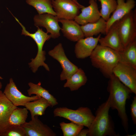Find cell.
<instances>
[{"mask_svg": "<svg viewBox=\"0 0 136 136\" xmlns=\"http://www.w3.org/2000/svg\"><path fill=\"white\" fill-rule=\"evenodd\" d=\"M109 79L107 90L109 93L108 98L110 108L117 110L122 125L125 131L127 132L128 119L126 112L125 106L126 101L129 98L132 92L113 74Z\"/></svg>", "mask_w": 136, "mask_h": 136, "instance_id": "obj_1", "label": "cell"}, {"mask_svg": "<svg viewBox=\"0 0 136 136\" xmlns=\"http://www.w3.org/2000/svg\"><path fill=\"white\" fill-rule=\"evenodd\" d=\"M90 57L92 66L109 79L113 74L114 69L120 60L119 52L99 44L97 45Z\"/></svg>", "mask_w": 136, "mask_h": 136, "instance_id": "obj_2", "label": "cell"}, {"mask_svg": "<svg viewBox=\"0 0 136 136\" xmlns=\"http://www.w3.org/2000/svg\"><path fill=\"white\" fill-rule=\"evenodd\" d=\"M109 98L97 109L95 118L88 129V136H118L114 124L109 114Z\"/></svg>", "mask_w": 136, "mask_h": 136, "instance_id": "obj_3", "label": "cell"}, {"mask_svg": "<svg viewBox=\"0 0 136 136\" xmlns=\"http://www.w3.org/2000/svg\"><path fill=\"white\" fill-rule=\"evenodd\" d=\"M53 114L54 117H63L88 128L95 117L91 109L87 107H80L76 110L66 107L57 108L54 110Z\"/></svg>", "mask_w": 136, "mask_h": 136, "instance_id": "obj_4", "label": "cell"}, {"mask_svg": "<svg viewBox=\"0 0 136 136\" xmlns=\"http://www.w3.org/2000/svg\"><path fill=\"white\" fill-rule=\"evenodd\" d=\"M27 36L31 38L35 41L37 46L38 52L34 58H32L31 61L28 63L29 67L32 72L35 73L40 66H43L48 71H50L48 65L45 62L46 60V52L43 50V48L45 42L51 38L50 35L44 31L42 29L38 27L35 32L31 33L28 32Z\"/></svg>", "mask_w": 136, "mask_h": 136, "instance_id": "obj_5", "label": "cell"}, {"mask_svg": "<svg viewBox=\"0 0 136 136\" xmlns=\"http://www.w3.org/2000/svg\"><path fill=\"white\" fill-rule=\"evenodd\" d=\"M119 34L124 48L136 39V9L132 10L117 21Z\"/></svg>", "mask_w": 136, "mask_h": 136, "instance_id": "obj_6", "label": "cell"}, {"mask_svg": "<svg viewBox=\"0 0 136 136\" xmlns=\"http://www.w3.org/2000/svg\"><path fill=\"white\" fill-rule=\"evenodd\" d=\"M48 53L61 65L62 69L60 75L61 81L68 79L79 68L67 58L61 43H59L53 49L49 51Z\"/></svg>", "mask_w": 136, "mask_h": 136, "instance_id": "obj_7", "label": "cell"}, {"mask_svg": "<svg viewBox=\"0 0 136 136\" xmlns=\"http://www.w3.org/2000/svg\"><path fill=\"white\" fill-rule=\"evenodd\" d=\"M113 72L121 83L136 95V69L128 64L119 62Z\"/></svg>", "mask_w": 136, "mask_h": 136, "instance_id": "obj_8", "label": "cell"}, {"mask_svg": "<svg viewBox=\"0 0 136 136\" xmlns=\"http://www.w3.org/2000/svg\"><path fill=\"white\" fill-rule=\"evenodd\" d=\"M52 3L59 19L74 20L79 14L80 9L72 0H52Z\"/></svg>", "mask_w": 136, "mask_h": 136, "instance_id": "obj_9", "label": "cell"}, {"mask_svg": "<svg viewBox=\"0 0 136 136\" xmlns=\"http://www.w3.org/2000/svg\"><path fill=\"white\" fill-rule=\"evenodd\" d=\"M33 20L35 26L45 28L46 32L50 33L51 38L55 39L60 36L61 28L59 24V19L56 16L48 13L38 14L34 16Z\"/></svg>", "mask_w": 136, "mask_h": 136, "instance_id": "obj_10", "label": "cell"}, {"mask_svg": "<svg viewBox=\"0 0 136 136\" xmlns=\"http://www.w3.org/2000/svg\"><path fill=\"white\" fill-rule=\"evenodd\" d=\"M7 97L15 106H24L27 103L36 100L41 98L37 95L27 96L18 89L12 78L9 79V82L5 87L3 92Z\"/></svg>", "mask_w": 136, "mask_h": 136, "instance_id": "obj_11", "label": "cell"}, {"mask_svg": "<svg viewBox=\"0 0 136 136\" xmlns=\"http://www.w3.org/2000/svg\"><path fill=\"white\" fill-rule=\"evenodd\" d=\"M37 115L21 125L26 136H56V134L47 125L44 124Z\"/></svg>", "mask_w": 136, "mask_h": 136, "instance_id": "obj_12", "label": "cell"}, {"mask_svg": "<svg viewBox=\"0 0 136 136\" xmlns=\"http://www.w3.org/2000/svg\"><path fill=\"white\" fill-rule=\"evenodd\" d=\"M89 5L81 9V12L74 20L81 25L97 21L101 17L98 5L95 0H89Z\"/></svg>", "mask_w": 136, "mask_h": 136, "instance_id": "obj_13", "label": "cell"}, {"mask_svg": "<svg viewBox=\"0 0 136 136\" xmlns=\"http://www.w3.org/2000/svg\"><path fill=\"white\" fill-rule=\"evenodd\" d=\"M104 37H100L98 40L99 45L118 52L123 50L124 47L120 39L118 28L117 21L111 26Z\"/></svg>", "mask_w": 136, "mask_h": 136, "instance_id": "obj_14", "label": "cell"}, {"mask_svg": "<svg viewBox=\"0 0 136 136\" xmlns=\"http://www.w3.org/2000/svg\"><path fill=\"white\" fill-rule=\"evenodd\" d=\"M101 34H99L96 38L93 37H85L77 41L74 50L76 57L83 59L90 56L97 45Z\"/></svg>", "mask_w": 136, "mask_h": 136, "instance_id": "obj_15", "label": "cell"}, {"mask_svg": "<svg viewBox=\"0 0 136 136\" xmlns=\"http://www.w3.org/2000/svg\"><path fill=\"white\" fill-rule=\"evenodd\" d=\"M62 25L61 30L64 36L70 40L77 42L85 37L81 25L74 20L59 19Z\"/></svg>", "mask_w": 136, "mask_h": 136, "instance_id": "obj_16", "label": "cell"}, {"mask_svg": "<svg viewBox=\"0 0 136 136\" xmlns=\"http://www.w3.org/2000/svg\"><path fill=\"white\" fill-rule=\"evenodd\" d=\"M117 5L111 17L106 21V33L112 25L133 10L136 5L134 0H117Z\"/></svg>", "mask_w": 136, "mask_h": 136, "instance_id": "obj_17", "label": "cell"}, {"mask_svg": "<svg viewBox=\"0 0 136 136\" xmlns=\"http://www.w3.org/2000/svg\"><path fill=\"white\" fill-rule=\"evenodd\" d=\"M17 107L13 105L0 90V134L10 125V116L13 111Z\"/></svg>", "mask_w": 136, "mask_h": 136, "instance_id": "obj_18", "label": "cell"}, {"mask_svg": "<svg viewBox=\"0 0 136 136\" xmlns=\"http://www.w3.org/2000/svg\"><path fill=\"white\" fill-rule=\"evenodd\" d=\"M84 37H93L98 34H106V21L101 17L96 22L81 25Z\"/></svg>", "mask_w": 136, "mask_h": 136, "instance_id": "obj_19", "label": "cell"}, {"mask_svg": "<svg viewBox=\"0 0 136 136\" xmlns=\"http://www.w3.org/2000/svg\"><path fill=\"white\" fill-rule=\"evenodd\" d=\"M28 84L29 88L27 91L29 96L34 94L40 97H43L49 102L52 108L58 104L56 98L51 94L48 90L42 87L40 82L37 84L29 82Z\"/></svg>", "mask_w": 136, "mask_h": 136, "instance_id": "obj_20", "label": "cell"}, {"mask_svg": "<svg viewBox=\"0 0 136 136\" xmlns=\"http://www.w3.org/2000/svg\"><path fill=\"white\" fill-rule=\"evenodd\" d=\"M63 87L69 88L72 91L77 90L82 86L84 85L87 80V77L84 71L79 68L67 79Z\"/></svg>", "mask_w": 136, "mask_h": 136, "instance_id": "obj_21", "label": "cell"}, {"mask_svg": "<svg viewBox=\"0 0 136 136\" xmlns=\"http://www.w3.org/2000/svg\"><path fill=\"white\" fill-rule=\"evenodd\" d=\"M24 106L30 111L31 119H32L36 116L44 115L47 108L51 107V105L48 100L41 97L36 100L27 103Z\"/></svg>", "mask_w": 136, "mask_h": 136, "instance_id": "obj_22", "label": "cell"}, {"mask_svg": "<svg viewBox=\"0 0 136 136\" xmlns=\"http://www.w3.org/2000/svg\"><path fill=\"white\" fill-rule=\"evenodd\" d=\"M119 52L120 62L128 64L136 69V39L130 43L123 51Z\"/></svg>", "mask_w": 136, "mask_h": 136, "instance_id": "obj_23", "label": "cell"}, {"mask_svg": "<svg viewBox=\"0 0 136 136\" xmlns=\"http://www.w3.org/2000/svg\"><path fill=\"white\" fill-rule=\"evenodd\" d=\"M26 2L34 7L39 14L48 13L56 15L53 7L52 0H26Z\"/></svg>", "mask_w": 136, "mask_h": 136, "instance_id": "obj_24", "label": "cell"}, {"mask_svg": "<svg viewBox=\"0 0 136 136\" xmlns=\"http://www.w3.org/2000/svg\"><path fill=\"white\" fill-rule=\"evenodd\" d=\"M28 110L26 108L17 107L11 113L9 120L10 125L21 126L26 122Z\"/></svg>", "mask_w": 136, "mask_h": 136, "instance_id": "obj_25", "label": "cell"}, {"mask_svg": "<svg viewBox=\"0 0 136 136\" xmlns=\"http://www.w3.org/2000/svg\"><path fill=\"white\" fill-rule=\"evenodd\" d=\"M96 1L97 0H95ZM100 2L101 17L107 21L111 14L115 9L117 5L116 0H98Z\"/></svg>", "mask_w": 136, "mask_h": 136, "instance_id": "obj_26", "label": "cell"}, {"mask_svg": "<svg viewBox=\"0 0 136 136\" xmlns=\"http://www.w3.org/2000/svg\"><path fill=\"white\" fill-rule=\"evenodd\" d=\"M63 136H78L84 126L72 122L67 123L64 122L59 123Z\"/></svg>", "mask_w": 136, "mask_h": 136, "instance_id": "obj_27", "label": "cell"}, {"mask_svg": "<svg viewBox=\"0 0 136 136\" xmlns=\"http://www.w3.org/2000/svg\"><path fill=\"white\" fill-rule=\"evenodd\" d=\"M1 136H26L21 126L9 125L1 134Z\"/></svg>", "mask_w": 136, "mask_h": 136, "instance_id": "obj_28", "label": "cell"}, {"mask_svg": "<svg viewBox=\"0 0 136 136\" xmlns=\"http://www.w3.org/2000/svg\"><path fill=\"white\" fill-rule=\"evenodd\" d=\"M130 115L134 124H136V96L133 99L130 105Z\"/></svg>", "mask_w": 136, "mask_h": 136, "instance_id": "obj_29", "label": "cell"}, {"mask_svg": "<svg viewBox=\"0 0 136 136\" xmlns=\"http://www.w3.org/2000/svg\"><path fill=\"white\" fill-rule=\"evenodd\" d=\"M88 129H82L80 131L78 136H87L88 133Z\"/></svg>", "mask_w": 136, "mask_h": 136, "instance_id": "obj_30", "label": "cell"}, {"mask_svg": "<svg viewBox=\"0 0 136 136\" xmlns=\"http://www.w3.org/2000/svg\"><path fill=\"white\" fill-rule=\"evenodd\" d=\"M74 1L79 7L80 9L83 8L84 7V6L80 4L78 2L77 0H72Z\"/></svg>", "mask_w": 136, "mask_h": 136, "instance_id": "obj_31", "label": "cell"}, {"mask_svg": "<svg viewBox=\"0 0 136 136\" xmlns=\"http://www.w3.org/2000/svg\"><path fill=\"white\" fill-rule=\"evenodd\" d=\"M2 84L1 82L0 81V90L2 88Z\"/></svg>", "mask_w": 136, "mask_h": 136, "instance_id": "obj_32", "label": "cell"}, {"mask_svg": "<svg viewBox=\"0 0 136 136\" xmlns=\"http://www.w3.org/2000/svg\"><path fill=\"white\" fill-rule=\"evenodd\" d=\"M3 79V78L2 77L0 76V79Z\"/></svg>", "mask_w": 136, "mask_h": 136, "instance_id": "obj_33", "label": "cell"}, {"mask_svg": "<svg viewBox=\"0 0 136 136\" xmlns=\"http://www.w3.org/2000/svg\"><path fill=\"white\" fill-rule=\"evenodd\" d=\"M0 136H1V135H0Z\"/></svg>", "mask_w": 136, "mask_h": 136, "instance_id": "obj_34", "label": "cell"}, {"mask_svg": "<svg viewBox=\"0 0 136 136\" xmlns=\"http://www.w3.org/2000/svg\"></svg>", "mask_w": 136, "mask_h": 136, "instance_id": "obj_35", "label": "cell"}]
</instances>
